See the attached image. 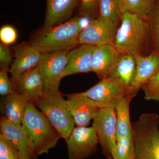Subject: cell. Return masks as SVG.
<instances>
[{"label":"cell","mask_w":159,"mask_h":159,"mask_svg":"<svg viewBox=\"0 0 159 159\" xmlns=\"http://www.w3.org/2000/svg\"><path fill=\"white\" fill-rule=\"evenodd\" d=\"M114 45L121 54L135 57L150 54L151 36L147 21L130 12L122 13Z\"/></svg>","instance_id":"6da1fadb"},{"label":"cell","mask_w":159,"mask_h":159,"mask_svg":"<svg viewBox=\"0 0 159 159\" xmlns=\"http://www.w3.org/2000/svg\"><path fill=\"white\" fill-rule=\"evenodd\" d=\"M22 125L29 138L33 159L48 153L61 138L44 114L31 102L28 104Z\"/></svg>","instance_id":"7a4b0ae2"},{"label":"cell","mask_w":159,"mask_h":159,"mask_svg":"<svg viewBox=\"0 0 159 159\" xmlns=\"http://www.w3.org/2000/svg\"><path fill=\"white\" fill-rule=\"evenodd\" d=\"M80 20L81 16H77L58 25L44 27L30 43L40 53L70 51L80 45Z\"/></svg>","instance_id":"3957f363"},{"label":"cell","mask_w":159,"mask_h":159,"mask_svg":"<svg viewBox=\"0 0 159 159\" xmlns=\"http://www.w3.org/2000/svg\"><path fill=\"white\" fill-rule=\"evenodd\" d=\"M135 159H159V116L144 113L132 123Z\"/></svg>","instance_id":"277c9868"},{"label":"cell","mask_w":159,"mask_h":159,"mask_svg":"<svg viewBox=\"0 0 159 159\" xmlns=\"http://www.w3.org/2000/svg\"><path fill=\"white\" fill-rule=\"evenodd\" d=\"M32 103L44 114L61 138L66 140L75 124L62 94L44 93Z\"/></svg>","instance_id":"5b68a950"},{"label":"cell","mask_w":159,"mask_h":159,"mask_svg":"<svg viewBox=\"0 0 159 159\" xmlns=\"http://www.w3.org/2000/svg\"><path fill=\"white\" fill-rule=\"evenodd\" d=\"M128 86L116 77H109L101 80L82 93L95 101L100 108L116 109L122 98L127 94Z\"/></svg>","instance_id":"8992f818"},{"label":"cell","mask_w":159,"mask_h":159,"mask_svg":"<svg viewBox=\"0 0 159 159\" xmlns=\"http://www.w3.org/2000/svg\"><path fill=\"white\" fill-rule=\"evenodd\" d=\"M68 51L41 53L37 66L43 81L45 93H59L62 74L67 63Z\"/></svg>","instance_id":"52a82bcc"},{"label":"cell","mask_w":159,"mask_h":159,"mask_svg":"<svg viewBox=\"0 0 159 159\" xmlns=\"http://www.w3.org/2000/svg\"><path fill=\"white\" fill-rule=\"evenodd\" d=\"M93 127L102 152L107 159H112L116 144V116L112 108H101L93 119Z\"/></svg>","instance_id":"ba28073f"},{"label":"cell","mask_w":159,"mask_h":159,"mask_svg":"<svg viewBox=\"0 0 159 159\" xmlns=\"http://www.w3.org/2000/svg\"><path fill=\"white\" fill-rule=\"evenodd\" d=\"M69 159H85L97 152L99 144L93 126L74 127L66 140Z\"/></svg>","instance_id":"9c48e42d"},{"label":"cell","mask_w":159,"mask_h":159,"mask_svg":"<svg viewBox=\"0 0 159 159\" xmlns=\"http://www.w3.org/2000/svg\"><path fill=\"white\" fill-rule=\"evenodd\" d=\"M119 25L98 18L92 20L80 32V44L95 46L115 44Z\"/></svg>","instance_id":"30bf717a"},{"label":"cell","mask_w":159,"mask_h":159,"mask_svg":"<svg viewBox=\"0 0 159 159\" xmlns=\"http://www.w3.org/2000/svg\"><path fill=\"white\" fill-rule=\"evenodd\" d=\"M135 57L136 68L126 96L132 99L148 80L159 71V54L152 52Z\"/></svg>","instance_id":"8fae6325"},{"label":"cell","mask_w":159,"mask_h":159,"mask_svg":"<svg viewBox=\"0 0 159 159\" xmlns=\"http://www.w3.org/2000/svg\"><path fill=\"white\" fill-rule=\"evenodd\" d=\"M66 96L68 107L75 125L77 126H87L101 108L95 101L81 93Z\"/></svg>","instance_id":"7c38bea8"},{"label":"cell","mask_w":159,"mask_h":159,"mask_svg":"<svg viewBox=\"0 0 159 159\" xmlns=\"http://www.w3.org/2000/svg\"><path fill=\"white\" fill-rule=\"evenodd\" d=\"M13 49L15 58L9 71L11 81L15 83L23 73L37 66L41 53L34 48L31 43H21Z\"/></svg>","instance_id":"4fadbf2b"},{"label":"cell","mask_w":159,"mask_h":159,"mask_svg":"<svg viewBox=\"0 0 159 159\" xmlns=\"http://www.w3.org/2000/svg\"><path fill=\"white\" fill-rule=\"evenodd\" d=\"M121 54L114 45L96 46L92 57V72L100 80L108 77L116 67Z\"/></svg>","instance_id":"5bb4252c"},{"label":"cell","mask_w":159,"mask_h":159,"mask_svg":"<svg viewBox=\"0 0 159 159\" xmlns=\"http://www.w3.org/2000/svg\"><path fill=\"white\" fill-rule=\"evenodd\" d=\"M15 91L33 102L44 93L43 81L38 66L26 71L14 83Z\"/></svg>","instance_id":"9a60e30c"},{"label":"cell","mask_w":159,"mask_h":159,"mask_svg":"<svg viewBox=\"0 0 159 159\" xmlns=\"http://www.w3.org/2000/svg\"><path fill=\"white\" fill-rule=\"evenodd\" d=\"M96 46L80 44L68 52L67 63L63 72L62 78L79 73L92 71V57Z\"/></svg>","instance_id":"2e32d148"},{"label":"cell","mask_w":159,"mask_h":159,"mask_svg":"<svg viewBox=\"0 0 159 159\" xmlns=\"http://www.w3.org/2000/svg\"><path fill=\"white\" fill-rule=\"evenodd\" d=\"M80 0H47L45 27L58 25L70 19Z\"/></svg>","instance_id":"e0dca14e"},{"label":"cell","mask_w":159,"mask_h":159,"mask_svg":"<svg viewBox=\"0 0 159 159\" xmlns=\"http://www.w3.org/2000/svg\"><path fill=\"white\" fill-rule=\"evenodd\" d=\"M0 126L2 134L13 143L21 156L33 159L29 138L22 125L2 116L0 119Z\"/></svg>","instance_id":"ac0fdd59"},{"label":"cell","mask_w":159,"mask_h":159,"mask_svg":"<svg viewBox=\"0 0 159 159\" xmlns=\"http://www.w3.org/2000/svg\"><path fill=\"white\" fill-rule=\"evenodd\" d=\"M29 101L16 91L1 99L0 109L2 116L12 122L22 124Z\"/></svg>","instance_id":"d6986e66"},{"label":"cell","mask_w":159,"mask_h":159,"mask_svg":"<svg viewBox=\"0 0 159 159\" xmlns=\"http://www.w3.org/2000/svg\"><path fill=\"white\" fill-rule=\"evenodd\" d=\"M132 100L129 97L125 96L115 109L116 116V141L132 136V125L129 113V105Z\"/></svg>","instance_id":"ffe728a7"},{"label":"cell","mask_w":159,"mask_h":159,"mask_svg":"<svg viewBox=\"0 0 159 159\" xmlns=\"http://www.w3.org/2000/svg\"><path fill=\"white\" fill-rule=\"evenodd\" d=\"M135 68V57L130 54H121L116 67L109 77H118L129 87L131 82Z\"/></svg>","instance_id":"44dd1931"},{"label":"cell","mask_w":159,"mask_h":159,"mask_svg":"<svg viewBox=\"0 0 159 159\" xmlns=\"http://www.w3.org/2000/svg\"><path fill=\"white\" fill-rule=\"evenodd\" d=\"M122 15L120 0H99L97 18L120 24Z\"/></svg>","instance_id":"7402d4cb"},{"label":"cell","mask_w":159,"mask_h":159,"mask_svg":"<svg viewBox=\"0 0 159 159\" xmlns=\"http://www.w3.org/2000/svg\"><path fill=\"white\" fill-rule=\"evenodd\" d=\"M155 0H120L122 14L128 12L147 20Z\"/></svg>","instance_id":"603a6c76"},{"label":"cell","mask_w":159,"mask_h":159,"mask_svg":"<svg viewBox=\"0 0 159 159\" xmlns=\"http://www.w3.org/2000/svg\"><path fill=\"white\" fill-rule=\"evenodd\" d=\"M147 21L150 28L152 51L159 54V0H155Z\"/></svg>","instance_id":"cb8c5ba5"},{"label":"cell","mask_w":159,"mask_h":159,"mask_svg":"<svg viewBox=\"0 0 159 159\" xmlns=\"http://www.w3.org/2000/svg\"><path fill=\"white\" fill-rule=\"evenodd\" d=\"M135 147L133 136L117 140L112 153L113 159H135Z\"/></svg>","instance_id":"d4e9b609"},{"label":"cell","mask_w":159,"mask_h":159,"mask_svg":"<svg viewBox=\"0 0 159 159\" xmlns=\"http://www.w3.org/2000/svg\"><path fill=\"white\" fill-rule=\"evenodd\" d=\"M21 155L15 145L2 134L0 135V159H20Z\"/></svg>","instance_id":"484cf974"},{"label":"cell","mask_w":159,"mask_h":159,"mask_svg":"<svg viewBox=\"0 0 159 159\" xmlns=\"http://www.w3.org/2000/svg\"><path fill=\"white\" fill-rule=\"evenodd\" d=\"M144 99L148 101H159V71L146 83L142 89Z\"/></svg>","instance_id":"4316f807"},{"label":"cell","mask_w":159,"mask_h":159,"mask_svg":"<svg viewBox=\"0 0 159 159\" xmlns=\"http://www.w3.org/2000/svg\"><path fill=\"white\" fill-rule=\"evenodd\" d=\"M99 0H80V15L95 19L99 15Z\"/></svg>","instance_id":"83f0119b"},{"label":"cell","mask_w":159,"mask_h":159,"mask_svg":"<svg viewBox=\"0 0 159 159\" xmlns=\"http://www.w3.org/2000/svg\"><path fill=\"white\" fill-rule=\"evenodd\" d=\"M17 38V33L14 27L11 25H5L0 30L1 43L9 46L14 43Z\"/></svg>","instance_id":"f1b7e54d"},{"label":"cell","mask_w":159,"mask_h":159,"mask_svg":"<svg viewBox=\"0 0 159 159\" xmlns=\"http://www.w3.org/2000/svg\"><path fill=\"white\" fill-rule=\"evenodd\" d=\"M15 91L14 83L9 79L8 71H0V95L2 97L12 93Z\"/></svg>","instance_id":"f546056e"},{"label":"cell","mask_w":159,"mask_h":159,"mask_svg":"<svg viewBox=\"0 0 159 159\" xmlns=\"http://www.w3.org/2000/svg\"><path fill=\"white\" fill-rule=\"evenodd\" d=\"M12 61V54L8 46L0 44V67L1 70L8 71Z\"/></svg>","instance_id":"4dcf8cb0"},{"label":"cell","mask_w":159,"mask_h":159,"mask_svg":"<svg viewBox=\"0 0 159 159\" xmlns=\"http://www.w3.org/2000/svg\"><path fill=\"white\" fill-rule=\"evenodd\" d=\"M20 159H32L31 158L28 157L21 156Z\"/></svg>","instance_id":"1f68e13d"}]
</instances>
